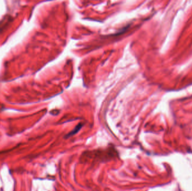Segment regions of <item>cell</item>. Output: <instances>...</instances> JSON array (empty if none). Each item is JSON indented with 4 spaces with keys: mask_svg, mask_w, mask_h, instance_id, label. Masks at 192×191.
I'll use <instances>...</instances> for the list:
<instances>
[{
    "mask_svg": "<svg viewBox=\"0 0 192 191\" xmlns=\"http://www.w3.org/2000/svg\"><path fill=\"white\" fill-rule=\"evenodd\" d=\"M81 127H82V126H80V125H78V126H77V127H76V128H75V130H74V131H73V132H71V133H70V135H73V134H75V133H77V132H78V131L79 130H80V129L81 128Z\"/></svg>",
    "mask_w": 192,
    "mask_h": 191,
    "instance_id": "6da1fadb",
    "label": "cell"
}]
</instances>
